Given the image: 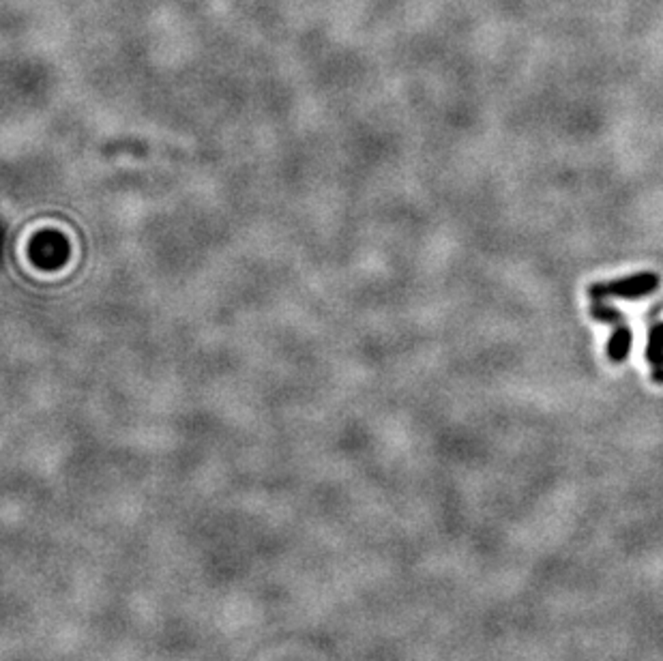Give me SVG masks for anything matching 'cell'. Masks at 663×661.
Listing matches in <instances>:
<instances>
[{
	"instance_id": "6da1fadb",
	"label": "cell",
	"mask_w": 663,
	"mask_h": 661,
	"mask_svg": "<svg viewBox=\"0 0 663 661\" xmlns=\"http://www.w3.org/2000/svg\"><path fill=\"white\" fill-rule=\"evenodd\" d=\"M659 284V277L652 273H642L629 280L620 282H610V284H595L590 286V297L593 299H603V297H620V299H640L654 290Z\"/></svg>"
},
{
	"instance_id": "7a4b0ae2",
	"label": "cell",
	"mask_w": 663,
	"mask_h": 661,
	"mask_svg": "<svg viewBox=\"0 0 663 661\" xmlns=\"http://www.w3.org/2000/svg\"><path fill=\"white\" fill-rule=\"evenodd\" d=\"M614 335L610 339V346H608V354L612 361L620 363L627 354H629V348H631V331L625 322H618L614 324Z\"/></svg>"
},
{
	"instance_id": "3957f363",
	"label": "cell",
	"mask_w": 663,
	"mask_h": 661,
	"mask_svg": "<svg viewBox=\"0 0 663 661\" xmlns=\"http://www.w3.org/2000/svg\"><path fill=\"white\" fill-rule=\"evenodd\" d=\"M648 359L657 369V378H661L663 369V324L654 327L650 333V348H648Z\"/></svg>"
},
{
	"instance_id": "277c9868",
	"label": "cell",
	"mask_w": 663,
	"mask_h": 661,
	"mask_svg": "<svg viewBox=\"0 0 663 661\" xmlns=\"http://www.w3.org/2000/svg\"><path fill=\"white\" fill-rule=\"evenodd\" d=\"M590 312H593V316L597 318V320H601V322H612V324H618V322H622V316L616 312V310H612V307H608V305H599V303H595L593 307H590Z\"/></svg>"
}]
</instances>
